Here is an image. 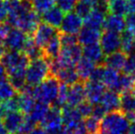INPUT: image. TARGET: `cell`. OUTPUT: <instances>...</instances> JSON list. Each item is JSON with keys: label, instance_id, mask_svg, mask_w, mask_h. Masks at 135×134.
Returning <instances> with one entry per match:
<instances>
[{"label": "cell", "instance_id": "1", "mask_svg": "<svg viewBox=\"0 0 135 134\" xmlns=\"http://www.w3.org/2000/svg\"><path fill=\"white\" fill-rule=\"evenodd\" d=\"M130 120L121 110L108 112L100 121V134H128Z\"/></svg>", "mask_w": 135, "mask_h": 134}, {"label": "cell", "instance_id": "2", "mask_svg": "<svg viewBox=\"0 0 135 134\" xmlns=\"http://www.w3.org/2000/svg\"><path fill=\"white\" fill-rule=\"evenodd\" d=\"M51 75L50 62L41 56L35 60H31L26 70V85L36 86Z\"/></svg>", "mask_w": 135, "mask_h": 134}, {"label": "cell", "instance_id": "3", "mask_svg": "<svg viewBox=\"0 0 135 134\" xmlns=\"http://www.w3.org/2000/svg\"><path fill=\"white\" fill-rule=\"evenodd\" d=\"M59 86H60L59 80L54 75H51L41 84L33 86L34 97L37 101L51 105L56 100Z\"/></svg>", "mask_w": 135, "mask_h": 134}, {"label": "cell", "instance_id": "4", "mask_svg": "<svg viewBox=\"0 0 135 134\" xmlns=\"http://www.w3.org/2000/svg\"><path fill=\"white\" fill-rule=\"evenodd\" d=\"M28 37V34L25 33L21 29L13 28V29H9L3 43L7 51H20V52H22Z\"/></svg>", "mask_w": 135, "mask_h": 134}, {"label": "cell", "instance_id": "5", "mask_svg": "<svg viewBox=\"0 0 135 134\" xmlns=\"http://www.w3.org/2000/svg\"><path fill=\"white\" fill-rule=\"evenodd\" d=\"M41 126L47 131L48 133H51L52 131H56L58 129H61L64 127L62 124V108L52 106L50 107L46 116L41 122Z\"/></svg>", "mask_w": 135, "mask_h": 134}, {"label": "cell", "instance_id": "6", "mask_svg": "<svg viewBox=\"0 0 135 134\" xmlns=\"http://www.w3.org/2000/svg\"><path fill=\"white\" fill-rule=\"evenodd\" d=\"M99 41V44L105 55L119 51L121 48L120 35L119 33L114 31H105L103 33H101Z\"/></svg>", "mask_w": 135, "mask_h": 134}, {"label": "cell", "instance_id": "7", "mask_svg": "<svg viewBox=\"0 0 135 134\" xmlns=\"http://www.w3.org/2000/svg\"><path fill=\"white\" fill-rule=\"evenodd\" d=\"M84 20L79 15L75 12H68L64 17V19L60 26V31L62 33L68 34H76L79 33L81 29L83 28Z\"/></svg>", "mask_w": 135, "mask_h": 134}, {"label": "cell", "instance_id": "8", "mask_svg": "<svg viewBox=\"0 0 135 134\" xmlns=\"http://www.w3.org/2000/svg\"><path fill=\"white\" fill-rule=\"evenodd\" d=\"M58 33L59 31H57L56 28L43 22V23H40L36 31H34L32 37L36 44L41 49H43L45 45L49 42V41Z\"/></svg>", "mask_w": 135, "mask_h": 134}, {"label": "cell", "instance_id": "9", "mask_svg": "<svg viewBox=\"0 0 135 134\" xmlns=\"http://www.w3.org/2000/svg\"><path fill=\"white\" fill-rule=\"evenodd\" d=\"M106 86L101 82L86 80L85 84V99L92 105L99 103L106 91Z\"/></svg>", "mask_w": 135, "mask_h": 134}, {"label": "cell", "instance_id": "10", "mask_svg": "<svg viewBox=\"0 0 135 134\" xmlns=\"http://www.w3.org/2000/svg\"><path fill=\"white\" fill-rule=\"evenodd\" d=\"M85 100V91L84 81H78L68 86L66 106L76 107Z\"/></svg>", "mask_w": 135, "mask_h": 134}, {"label": "cell", "instance_id": "11", "mask_svg": "<svg viewBox=\"0 0 135 134\" xmlns=\"http://www.w3.org/2000/svg\"><path fill=\"white\" fill-rule=\"evenodd\" d=\"M107 11L100 7H93L91 11L83 18L84 26L95 29H101L104 27Z\"/></svg>", "mask_w": 135, "mask_h": 134}, {"label": "cell", "instance_id": "12", "mask_svg": "<svg viewBox=\"0 0 135 134\" xmlns=\"http://www.w3.org/2000/svg\"><path fill=\"white\" fill-rule=\"evenodd\" d=\"M26 115L21 111H13L7 113L4 117V125L9 134H18L22 124L25 120Z\"/></svg>", "mask_w": 135, "mask_h": 134}, {"label": "cell", "instance_id": "13", "mask_svg": "<svg viewBox=\"0 0 135 134\" xmlns=\"http://www.w3.org/2000/svg\"><path fill=\"white\" fill-rule=\"evenodd\" d=\"M99 104L103 107L106 112L120 110V95L114 90H106Z\"/></svg>", "mask_w": 135, "mask_h": 134}, {"label": "cell", "instance_id": "14", "mask_svg": "<svg viewBox=\"0 0 135 134\" xmlns=\"http://www.w3.org/2000/svg\"><path fill=\"white\" fill-rule=\"evenodd\" d=\"M62 124L65 129L71 128L83 121V117L77 107L65 106L62 108Z\"/></svg>", "mask_w": 135, "mask_h": 134}, {"label": "cell", "instance_id": "15", "mask_svg": "<svg viewBox=\"0 0 135 134\" xmlns=\"http://www.w3.org/2000/svg\"><path fill=\"white\" fill-rule=\"evenodd\" d=\"M83 56L96 64H103L106 55L104 54L100 44L98 42L84 46Z\"/></svg>", "mask_w": 135, "mask_h": 134}, {"label": "cell", "instance_id": "16", "mask_svg": "<svg viewBox=\"0 0 135 134\" xmlns=\"http://www.w3.org/2000/svg\"><path fill=\"white\" fill-rule=\"evenodd\" d=\"M127 58H128V55L124 52L117 51V52H112V53L105 56L103 64L114 70L120 71V70H123V67L126 63Z\"/></svg>", "mask_w": 135, "mask_h": 134}, {"label": "cell", "instance_id": "17", "mask_svg": "<svg viewBox=\"0 0 135 134\" xmlns=\"http://www.w3.org/2000/svg\"><path fill=\"white\" fill-rule=\"evenodd\" d=\"M103 29H105V31H114L117 33L123 32L126 29V23L123 16L108 13V15L106 16Z\"/></svg>", "mask_w": 135, "mask_h": 134}, {"label": "cell", "instance_id": "18", "mask_svg": "<svg viewBox=\"0 0 135 134\" xmlns=\"http://www.w3.org/2000/svg\"><path fill=\"white\" fill-rule=\"evenodd\" d=\"M101 37V31L99 29H91V28L84 27L78 33V42L83 46L90 45L93 43H98Z\"/></svg>", "mask_w": 135, "mask_h": 134}, {"label": "cell", "instance_id": "19", "mask_svg": "<svg viewBox=\"0 0 135 134\" xmlns=\"http://www.w3.org/2000/svg\"><path fill=\"white\" fill-rule=\"evenodd\" d=\"M64 12H62L59 7H52L46 12L41 14V19L44 23L49 24L54 28H60L64 19Z\"/></svg>", "mask_w": 135, "mask_h": 134}, {"label": "cell", "instance_id": "20", "mask_svg": "<svg viewBox=\"0 0 135 134\" xmlns=\"http://www.w3.org/2000/svg\"><path fill=\"white\" fill-rule=\"evenodd\" d=\"M98 64L94 63L93 62L87 60L84 56L78 61V63L75 65V70L79 75V78L81 81H86L89 79L91 73H93L94 69Z\"/></svg>", "mask_w": 135, "mask_h": 134}, {"label": "cell", "instance_id": "21", "mask_svg": "<svg viewBox=\"0 0 135 134\" xmlns=\"http://www.w3.org/2000/svg\"><path fill=\"white\" fill-rule=\"evenodd\" d=\"M62 49V44H61L60 37H59V33L56 34L54 37L49 41V42L45 45V47L42 49L43 56L49 61L54 59L58 56L60 53V51Z\"/></svg>", "mask_w": 135, "mask_h": 134}, {"label": "cell", "instance_id": "22", "mask_svg": "<svg viewBox=\"0 0 135 134\" xmlns=\"http://www.w3.org/2000/svg\"><path fill=\"white\" fill-rule=\"evenodd\" d=\"M54 76L58 79L59 82L64 83L68 86L80 81V78H79L78 73L75 70V67H68L59 70L55 73Z\"/></svg>", "mask_w": 135, "mask_h": 134}, {"label": "cell", "instance_id": "23", "mask_svg": "<svg viewBox=\"0 0 135 134\" xmlns=\"http://www.w3.org/2000/svg\"><path fill=\"white\" fill-rule=\"evenodd\" d=\"M119 75H120V73H119V71L114 70L112 68H109L105 65L100 82L108 89L115 90L118 84V81H119Z\"/></svg>", "mask_w": 135, "mask_h": 134}, {"label": "cell", "instance_id": "24", "mask_svg": "<svg viewBox=\"0 0 135 134\" xmlns=\"http://www.w3.org/2000/svg\"><path fill=\"white\" fill-rule=\"evenodd\" d=\"M120 110L125 115L135 114V90L120 94Z\"/></svg>", "mask_w": 135, "mask_h": 134}, {"label": "cell", "instance_id": "25", "mask_svg": "<svg viewBox=\"0 0 135 134\" xmlns=\"http://www.w3.org/2000/svg\"><path fill=\"white\" fill-rule=\"evenodd\" d=\"M135 90V76L128 73H122L119 75L117 86L114 91L119 94Z\"/></svg>", "mask_w": 135, "mask_h": 134}, {"label": "cell", "instance_id": "26", "mask_svg": "<svg viewBox=\"0 0 135 134\" xmlns=\"http://www.w3.org/2000/svg\"><path fill=\"white\" fill-rule=\"evenodd\" d=\"M49 108H50V105H47L45 103L38 101L36 102L33 108L31 109V111L28 113L27 116L35 124H41V122L42 121L44 117L46 116Z\"/></svg>", "mask_w": 135, "mask_h": 134}, {"label": "cell", "instance_id": "27", "mask_svg": "<svg viewBox=\"0 0 135 134\" xmlns=\"http://www.w3.org/2000/svg\"><path fill=\"white\" fill-rule=\"evenodd\" d=\"M22 52L28 56V58L30 60V61L43 56L42 49H41L37 44H36L32 35H28L27 41H26L25 46H24Z\"/></svg>", "mask_w": 135, "mask_h": 134}, {"label": "cell", "instance_id": "28", "mask_svg": "<svg viewBox=\"0 0 135 134\" xmlns=\"http://www.w3.org/2000/svg\"><path fill=\"white\" fill-rule=\"evenodd\" d=\"M121 38V51L124 52L127 55L132 53L135 50V41L132 36V33L130 31L126 29L120 34Z\"/></svg>", "mask_w": 135, "mask_h": 134}, {"label": "cell", "instance_id": "29", "mask_svg": "<svg viewBox=\"0 0 135 134\" xmlns=\"http://www.w3.org/2000/svg\"><path fill=\"white\" fill-rule=\"evenodd\" d=\"M108 12L111 14L124 16L128 14L126 0H111L108 2Z\"/></svg>", "mask_w": 135, "mask_h": 134}, {"label": "cell", "instance_id": "30", "mask_svg": "<svg viewBox=\"0 0 135 134\" xmlns=\"http://www.w3.org/2000/svg\"><path fill=\"white\" fill-rule=\"evenodd\" d=\"M18 95V91L14 88V86L10 84L7 79L0 81V101H5L9 98L16 97Z\"/></svg>", "mask_w": 135, "mask_h": 134}, {"label": "cell", "instance_id": "31", "mask_svg": "<svg viewBox=\"0 0 135 134\" xmlns=\"http://www.w3.org/2000/svg\"><path fill=\"white\" fill-rule=\"evenodd\" d=\"M34 10L38 14L41 15L56 4V0H30Z\"/></svg>", "mask_w": 135, "mask_h": 134}, {"label": "cell", "instance_id": "32", "mask_svg": "<svg viewBox=\"0 0 135 134\" xmlns=\"http://www.w3.org/2000/svg\"><path fill=\"white\" fill-rule=\"evenodd\" d=\"M100 121L101 120L97 118L94 116H89L87 118H85V121H84V125L86 130L88 134H96L99 133V129H100Z\"/></svg>", "mask_w": 135, "mask_h": 134}, {"label": "cell", "instance_id": "33", "mask_svg": "<svg viewBox=\"0 0 135 134\" xmlns=\"http://www.w3.org/2000/svg\"><path fill=\"white\" fill-rule=\"evenodd\" d=\"M68 86H69L68 85L60 82L58 95H57L56 100L54 101V106L60 107V108H62V107L66 106L67 93H68Z\"/></svg>", "mask_w": 135, "mask_h": 134}, {"label": "cell", "instance_id": "34", "mask_svg": "<svg viewBox=\"0 0 135 134\" xmlns=\"http://www.w3.org/2000/svg\"><path fill=\"white\" fill-rule=\"evenodd\" d=\"M61 44L62 47H68L73 46V45L78 44V38L75 34H68V33H62L59 32Z\"/></svg>", "mask_w": 135, "mask_h": 134}, {"label": "cell", "instance_id": "35", "mask_svg": "<svg viewBox=\"0 0 135 134\" xmlns=\"http://www.w3.org/2000/svg\"><path fill=\"white\" fill-rule=\"evenodd\" d=\"M2 106L5 109L6 113L13 112V111H20V105H18V95L16 97L9 98L7 100L2 101Z\"/></svg>", "mask_w": 135, "mask_h": 134}, {"label": "cell", "instance_id": "36", "mask_svg": "<svg viewBox=\"0 0 135 134\" xmlns=\"http://www.w3.org/2000/svg\"><path fill=\"white\" fill-rule=\"evenodd\" d=\"M78 1L79 0H56V5L62 12L68 13L75 9Z\"/></svg>", "mask_w": 135, "mask_h": 134}, {"label": "cell", "instance_id": "37", "mask_svg": "<svg viewBox=\"0 0 135 134\" xmlns=\"http://www.w3.org/2000/svg\"><path fill=\"white\" fill-rule=\"evenodd\" d=\"M123 72L128 75H132L135 76V50L132 53H130L127 58L126 63L123 67Z\"/></svg>", "mask_w": 135, "mask_h": 134}, {"label": "cell", "instance_id": "38", "mask_svg": "<svg viewBox=\"0 0 135 134\" xmlns=\"http://www.w3.org/2000/svg\"><path fill=\"white\" fill-rule=\"evenodd\" d=\"M93 107L94 105H92L91 103H89L88 101H84L82 102L80 105L77 106V109L78 111L80 112V114L82 115V117L84 118H87V117L91 116L92 115V112H93Z\"/></svg>", "mask_w": 135, "mask_h": 134}, {"label": "cell", "instance_id": "39", "mask_svg": "<svg viewBox=\"0 0 135 134\" xmlns=\"http://www.w3.org/2000/svg\"><path fill=\"white\" fill-rule=\"evenodd\" d=\"M92 8L93 7H91V6L87 5V4L84 3V2H82L79 0V1L77 2L76 6H75V11L77 15H79L81 18H84L89 12H90Z\"/></svg>", "mask_w": 135, "mask_h": 134}, {"label": "cell", "instance_id": "40", "mask_svg": "<svg viewBox=\"0 0 135 134\" xmlns=\"http://www.w3.org/2000/svg\"><path fill=\"white\" fill-rule=\"evenodd\" d=\"M65 131L66 134H88L85 128V125H84V121H82L71 128H67V129H65Z\"/></svg>", "mask_w": 135, "mask_h": 134}, {"label": "cell", "instance_id": "41", "mask_svg": "<svg viewBox=\"0 0 135 134\" xmlns=\"http://www.w3.org/2000/svg\"><path fill=\"white\" fill-rule=\"evenodd\" d=\"M126 28L128 31H135V13H128L126 18H125Z\"/></svg>", "mask_w": 135, "mask_h": 134}, {"label": "cell", "instance_id": "42", "mask_svg": "<svg viewBox=\"0 0 135 134\" xmlns=\"http://www.w3.org/2000/svg\"><path fill=\"white\" fill-rule=\"evenodd\" d=\"M7 18V1L6 0H0V23L6 22Z\"/></svg>", "mask_w": 135, "mask_h": 134}, {"label": "cell", "instance_id": "43", "mask_svg": "<svg viewBox=\"0 0 135 134\" xmlns=\"http://www.w3.org/2000/svg\"><path fill=\"white\" fill-rule=\"evenodd\" d=\"M10 28L11 27L7 22H1L0 23V42H3L4 39H6Z\"/></svg>", "mask_w": 135, "mask_h": 134}, {"label": "cell", "instance_id": "44", "mask_svg": "<svg viewBox=\"0 0 135 134\" xmlns=\"http://www.w3.org/2000/svg\"><path fill=\"white\" fill-rule=\"evenodd\" d=\"M27 134H49V133L47 132V131H45L41 126V127H37V126H36L34 129H32L31 131Z\"/></svg>", "mask_w": 135, "mask_h": 134}, {"label": "cell", "instance_id": "45", "mask_svg": "<svg viewBox=\"0 0 135 134\" xmlns=\"http://www.w3.org/2000/svg\"><path fill=\"white\" fill-rule=\"evenodd\" d=\"M128 13H135V0H126Z\"/></svg>", "mask_w": 135, "mask_h": 134}, {"label": "cell", "instance_id": "46", "mask_svg": "<svg viewBox=\"0 0 135 134\" xmlns=\"http://www.w3.org/2000/svg\"><path fill=\"white\" fill-rule=\"evenodd\" d=\"M4 79H7V72H6V69L3 66V64L0 63V81L4 80Z\"/></svg>", "mask_w": 135, "mask_h": 134}, {"label": "cell", "instance_id": "47", "mask_svg": "<svg viewBox=\"0 0 135 134\" xmlns=\"http://www.w3.org/2000/svg\"><path fill=\"white\" fill-rule=\"evenodd\" d=\"M129 134H135V120L132 121L130 123V127H129Z\"/></svg>", "mask_w": 135, "mask_h": 134}, {"label": "cell", "instance_id": "48", "mask_svg": "<svg viewBox=\"0 0 135 134\" xmlns=\"http://www.w3.org/2000/svg\"><path fill=\"white\" fill-rule=\"evenodd\" d=\"M0 134H9L7 132V129L5 128V125H4L2 120H0Z\"/></svg>", "mask_w": 135, "mask_h": 134}, {"label": "cell", "instance_id": "49", "mask_svg": "<svg viewBox=\"0 0 135 134\" xmlns=\"http://www.w3.org/2000/svg\"><path fill=\"white\" fill-rule=\"evenodd\" d=\"M49 134H66V131H65V129H64V127H62L61 129L56 130V131H52V132H51Z\"/></svg>", "mask_w": 135, "mask_h": 134}, {"label": "cell", "instance_id": "50", "mask_svg": "<svg viewBox=\"0 0 135 134\" xmlns=\"http://www.w3.org/2000/svg\"><path fill=\"white\" fill-rule=\"evenodd\" d=\"M131 32L132 33V36H133V38H134V41H135V31H131Z\"/></svg>", "mask_w": 135, "mask_h": 134}, {"label": "cell", "instance_id": "51", "mask_svg": "<svg viewBox=\"0 0 135 134\" xmlns=\"http://www.w3.org/2000/svg\"><path fill=\"white\" fill-rule=\"evenodd\" d=\"M107 1H108H108H111V0H107Z\"/></svg>", "mask_w": 135, "mask_h": 134}, {"label": "cell", "instance_id": "52", "mask_svg": "<svg viewBox=\"0 0 135 134\" xmlns=\"http://www.w3.org/2000/svg\"><path fill=\"white\" fill-rule=\"evenodd\" d=\"M96 134H100V133H96Z\"/></svg>", "mask_w": 135, "mask_h": 134}, {"label": "cell", "instance_id": "53", "mask_svg": "<svg viewBox=\"0 0 135 134\" xmlns=\"http://www.w3.org/2000/svg\"><path fill=\"white\" fill-rule=\"evenodd\" d=\"M0 102H1V101H0Z\"/></svg>", "mask_w": 135, "mask_h": 134}]
</instances>
